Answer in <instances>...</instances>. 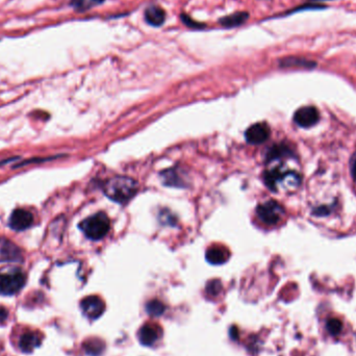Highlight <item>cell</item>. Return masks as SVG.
<instances>
[{
	"label": "cell",
	"instance_id": "obj_3",
	"mask_svg": "<svg viewBox=\"0 0 356 356\" xmlns=\"http://www.w3.org/2000/svg\"><path fill=\"white\" fill-rule=\"evenodd\" d=\"M26 282V275L17 268L0 271V294L10 296L18 293Z\"/></svg>",
	"mask_w": 356,
	"mask_h": 356
},
{
	"label": "cell",
	"instance_id": "obj_5",
	"mask_svg": "<svg viewBox=\"0 0 356 356\" xmlns=\"http://www.w3.org/2000/svg\"><path fill=\"white\" fill-rule=\"evenodd\" d=\"M34 223V216L31 212L23 209H16L11 214L9 225L13 230L23 231L28 229Z\"/></svg>",
	"mask_w": 356,
	"mask_h": 356
},
{
	"label": "cell",
	"instance_id": "obj_12",
	"mask_svg": "<svg viewBox=\"0 0 356 356\" xmlns=\"http://www.w3.org/2000/svg\"><path fill=\"white\" fill-rule=\"evenodd\" d=\"M229 258V251L223 247L216 245V246L211 247L206 251V259L209 262L213 264H222L227 261Z\"/></svg>",
	"mask_w": 356,
	"mask_h": 356
},
{
	"label": "cell",
	"instance_id": "obj_22",
	"mask_svg": "<svg viewBox=\"0 0 356 356\" xmlns=\"http://www.w3.org/2000/svg\"><path fill=\"white\" fill-rule=\"evenodd\" d=\"M351 173H352L354 181L356 182V152L354 153V155L351 159Z\"/></svg>",
	"mask_w": 356,
	"mask_h": 356
},
{
	"label": "cell",
	"instance_id": "obj_15",
	"mask_svg": "<svg viewBox=\"0 0 356 356\" xmlns=\"http://www.w3.org/2000/svg\"><path fill=\"white\" fill-rule=\"evenodd\" d=\"M248 19V14L247 13H236L230 16H227L221 20V24L224 25L226 27H232V26H238L244 23L245 21Z\"/></svg>",
	"mask_w": 356,
	"mask_h": 356
},
{
	"label": "cell",
	"instance_id": "obj_17",
	"mask_svg": "<svg viewBox=\"0 0 356 356\" xmlns=\"http://www.w3.org/2000/svg\"><path fill=\"white\" fill-rule=\"evenodd\" d=\"M146 310L152 317H160L165 313L166 306L159 300H151L147 303Z\"/></svg>",
	"mask_w": 356,
	"mask_h": 356
},
{
	"label": "cell",
	"instance_id": "obj_19",
	"mask_svg": "<svg viewBox=\"0 0 356 356\" xmlns=\"http://www.w3.org/2000/svg\"><path fill=\"white\" fill-rule=\"evenodd\" d=\"M282 65L284 67H293V66H299V67H315L316 64L314 62H309V61H305L302 58H286L282 62Z\"/></svg>",
	"mask_w": 356,
	"mask_h": 356
},
{
	"label": "cell",
	"instance_id": "obj_6",
	"mask_svg": "<svg viewBox=\"0 0 356 356\" xmlns=\"http://www.w3.org/2000/svg\"><path fill=\"white\" fill-rule=\"evenodd\" d=\"M23 259L22 250L12 241L0 238V262H18Z\"/></svg>",
	"mask_w": 356,
	"mask_h": 356
},
{
	"label": "cell",
	"instance_id": "obj_16",
	"mask_svg": "<svg viewBox=\"0 0 356 356\" xmlns=\"http://www.w3.org/2000/svg\"><path fill=\"white\" fill-rule=\"evenodd\" d=\"M103 2L104 0H72L71 6L79 12H83L101 5Z\"/></svg>",
	"mask_w": 356,
	"mask_h": 356
},
{
	"label": "cell",
	"instance_id": "obj_10",
	"mask_svg": "<svg viewBox=\"0 0 356 356\" xmlns=\"http://www.w3.org/2000/svg\"><path fill=\"white\" fill-rule=\"evenodd\" d=\"M162 336L161 327L155 323L145 324L139 331V339L145 346H151Z\"/></svg>",
	"mask_w": 356,
	"mask_h": 356
},
{
	"label": "cell",
	"instance_id": "obj_8",
	"mask_svg": "<svg viewBox=\"0 0 356 356\" xmlns=\"http://www.w3.org/2000/svg\"><path fill=\"white\" fill-rule=\"evenodd\" d=\"M80 307L86 317L90 319H97L103 314L104 302L97 296H88L82 299Z\"/></svg>",
	"mask_w": 356,
	"mask_h": 356
},
{
	"label": "cell",
	"instance_id": "obj_13",
	"mask_svg": "<svg viewBox=\"0 0 356 356\" xmlns=\"http://www.w3.org/2000/svg\"><path fill=\"white\" fill-rule=\"evenodd\" d=\"M40 344L41 339L39 335H37L35 332H26L20 338L19 347L23 352L31 353L34 351L35 348L40 346Z\"/></svg>",
	"mask_w": 356,
	"mask_h": 356
},
{
	"label": "cell",
	"instance_id": "obj_4",
	"mask_svg": "<svg viewBox=\"0 0 356 356\" xmlns=\"http://www.w3.org/2000/svg\"><path fill=\"white\" fill-rule=\"evenodd\" d=\"M257 216L268 225H275L284 216V209L273 200L266 201L257 207Z\"/></svg>",
	"mask_w": 356,
	"mask_h": 356
},
{
	"label": "cell",
	"instance_id": "obj_18",
	"mask_svg": "<svg viewBox=\"0 0 356 356\" xmlns=\"http://www.w3.org/2000/svg\"><path fill=\"white\" fill-rule=\"evenodd\" d=\"M342 328H343V324H342L341 320H339L337 318H330L326 322V329L332 336L339 335V333L342 331Z\"/></svg>",
	"mask_w": 356,
	"mask_h": 356
},
{
	"label": "cell",
	"instance_id": "obj_9",
	"mask_svg": "<svg viewBox=\"0 0 356 356\" xmlns=\"http://www.w3.org/2000/svg\"><path fill=\"white\" fill-rule=\"evenodd\" d=\"M245 137H246L247 142L250 144H262L270 137V128L264 123H256L247 129Z\"/></svg>",
	"mask_w": 356,
	"mask_h": 356
},
{
	"label": "cell",
	"instance_id": "obj_2",
	"mask_svg": "<svg viewBox=\"0 0 356 356\" xmlns=\"http://www.w3.org/2000/svg\"><path fill=\"white\" fill-rule=\"evenodd\" d=\"M79 228L87 239L98 241L108 233L110 222L104 213H97L80 222Z\"/></svg>",
	"mask_w": 356,
	"mask_h": 356
},
{
	"label": "cell",
	"instance_id": "obj_20",
	"mask_svg": "<svg viewBox=\"0 0 356 356\" xmlns=\"http://www.w3.org/2000/svg\"><path fill=\"white\" fill-rule=\"evenodd\" d=\"M222 290V284L219 280H212L206 285V293L210 296H218Z\"/></svg>",
	"mask_w": 356,
	"mask_h": 356
},
{
	"label": "cell",
	"instance_id": "obj_14",
	"mask_svg": "<svg viewBox=\"0 0 356 356\" xmlns=\"http://www.w3.org/2000/svg\"><path fill=\"white\" fill-rule=\"evenodd\" d=\"M83 349L88 355L98 356L104 349V343L99 339H88L83 343Z\"/></svg>",
	"mask_w": 356,
	"mask_h": 356
},
{
	"label": "cell",
	"instance_id": "obj_11",
	"mask_svg": "<svg viewBox=\"0 0 356 356\" xmlns=\"http://www.w3.org/2000/svg\"><path fill=\"white\" fill-rule=\"evenodd\" d=\"M145 20L150 25L161 26L166 20V13L161 7L151 6L145 11Z\"/></svg>",
	"mask_w": 356,
	"mask_h": 356
},
{
	"label": "cell",
	"instance_id": "obj_7",
	"mask_svg": "<svg viewBox=\"0 0 356 356\" xmlns=\"http://www.w3.org/2000/svg\"><path fill=\"white\" fill-rule=\"evenodd\" d=\"M320 119L319 110L314 106H304L299 108L294 115V121L300 127L308 128L318 123Z\"/></svg>",
	"mask_w": 356,
	"mask_h": 356
},
{
	"label": "cell",
	"instance_id": "obj_1",
	"mask_svg": "<svg viewBox=\"0 0 356 356\" xmlns=\"http://www.w3.org/2000/svg\"><path fill=\"white\" fill-rule=\"evenodd\" d=\"M138 189V183L132 178L126 176H116L110 178L103 187L105 195L118 203L128 202L137 194Z\"/></svg>",
	"mask_w": 356,
	"mask_h": 356
},
{
	"label": "cell",
	"instance_id": "obj_21",
	"mask_svg": "<svg viewBox=\"0 0 356 356\" xmlns=\"http://www.w3.org/2000/svg\"><path fill=\"white\" fill-rule=\"evenodd\" d=\"M8 317H9V311L5 307L0 306V324L5 323L8 319Z\"/></svg>",
	"mask_w": 356,
	"mask_h": 356
}]
</instances>
